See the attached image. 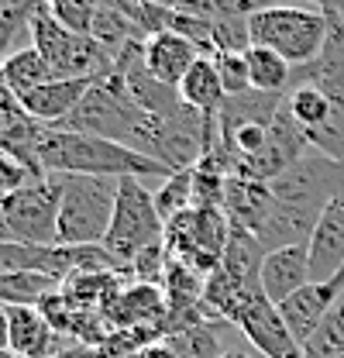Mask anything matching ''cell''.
<instances>
[{
    "mask_svg": "<svg viewBox=\"0 0 344 358\" xmlns=\"http://www.w3.org/2000/svg\"><path fill=\"white\" fill-rule=\"evenodd\" d=\"M169 345L179 358H224V352H220V334H217L214 320L193 324L189 331L169 338Z\"/></svg>",
    "mask_w": 344,
    "mask_h": 358,
    "instance_id": "603a6c76",
    "label": "cell"
},
{
    "mask_svg": "<svg viewBox=\"0 0 344 358\" xmlns=\"http://www.w3.org/2000/svg\"><path fill=\"white\" fill-rule=\"evenodd\" d=\"M210 59H214L217 73H220V83L227 90V96L252 93V73H248L245 52H214Z\"/></svg>",
    "mask_w": 344,
    "mask_h": 358,
    "instance_id": "d4e9b609",
    "label": "cell"
},
{
    "mask_svg": "<svg viewBox=\"0 0 344 358\" xmlns=\"http://www.w3.org/2000/svg\"><path fill=\"white\" fill-rule=\"evenodd\" d=\"M310 272L313 282H327L344 268V196H338L313 227L310 238Z\"/></svg>",
    "mask_w": 344,
    "mask_h": 358,
    "instance_id": "7c38bea8",
    "label": "cell"
},
{
    "mask_svg": "<svg viewBox=\"0 0 344 358\" xmlns=\"http://www.w3.org/2000/svg\"><path fill=\"white\" fill-rule=\"evenodd\" d=\"M0 358H21V355H17V352H10V348H3V352H0Z\"/></svg>",
    "mask_w": 344,
    "mask_h": 358,
    "instance_id": "1f68e13d",
    "label": "cell"
},
{
    "mask_svg": "<svg viewBox=\"0 0 344 358\" xmlns=\"http://www.w3.org/2000/svg\"><path fill=\"white\" fill-rule=\"evenodd\" d=\"M59 289L62 279L48 272H0V307H42Z\"/></svg>",
    "mask_w": 344,
    "mask_h": 358,
    "instance_id": "d6986e66",
    "label": "cell"
},
{
    "mask_svg": "<svg viewBox=\"0 0 344 358\" xmlns=\"http://www.w3.org/2000/svg\"><path fill=\"white\" fill-rule=\"evenodd\" d=\"M238 327H241V334L248 338V345L255 348L258 355H265V358H306L303 345L293 338V331L286 327L279 307L268 303L265 293L258 296L248 310L241 313Z\"/></svg>",
    "mask_w": 344,
    "mask_h": 358,
    "instance_id": "9c48e42d",
    "label": "cell"
},
{
    "mask_svg": "<svg viewBox=\"0 0 344 358\" xmlns=\"http://www.w3.org/2000/svg\"><path fill=\"white\" fill-rule=\"evenodd\" d=\"M0 96H7V83H3V59H0Z\"/></svg>",
    "mask_w": 344,
    "mask_h": 358,
    "instance_id": "f546056e",
    "label": "cell"
},
{
    "mask_svg": "<svg viewBox=\"0 0 344 358\" xmlns=\"http://www.w3.org/2000/svg\"><path fill=\"white\" fill-rule=\"evenodd\" d=\"M268 189L279 203L300 207L310 214H324L338 196H344V162H334L310 148L300 162H293L286 173L272 179Z\"/></svg>",
    "mask_w": 344,
    "mask_h": 358,
    "instance_id": "ba28073f",
    "label": "cell"
},
{
    "mask_svg": "<svg viewBox=\"0 0 344 358\" xmlns=\"http://www.w3.org/2000/svg\"><path fill=\"white\" fill-rule=\"evenodd\" d=\"M59 245L89 248L103 245L114 224L121 179L110 176H59Z\"/></svg>",
    "mask_w": 344,
    "mask_h": 358,
    "instance_id": "7a4b0ae2",
    "label": "cell"
},
{
    "mask_svg": "<svg viewBox=\"0 0 344 358\" xmlns=\"http://www.w3.org/2000/svg\"><path fill=\"white\" fill-rule=\"evenodd\" d=\"M89 87H93V80H52L35 93L21 96V107L48 131V128H59L66 117H73V110L83 103Z\"/></svg>",
    "mask_w": 344,
    "mask_h": 358,
    "instance_id": "5bb4252c",
    "label": "cell"
},
{
    "mask_svg": "<svg viewBox=\"0 0 344 358\" xmlns=\"http://www.w3.org/2000/svg\"><path fill=\"white\" fill-rule=\"evenodd\" d=\"M231 238V221L220 207H203L196 203L193 210L179 214L175 221L166 224V248L172 259L193 266L196 272L210 275L227 248Z\"/></svg>",
    "mask_w": 344,
    "mask_h": 358,
    "instance_id": "8992f818",
    "label": "cell"
},
{
    "mask_svg": "<svg viewBox=\"0 0 344 358\" xmlns=\"http://www.w3.org/2000/svg\"><path fill=\"white\" fill-rule=\"evenodd\" d=\"M134 358H179L175 352H172L169 341H155V345H148V348H141Z\"/></svg>",
    "mask_w": 344,
    "mask_h": 358,
    "instance_id": "4316f807",
    "label": "cell"
},
{
    "mask_svg": "<svg viewBox=\"0 0 344 358\" xmlns=\"http://www.w3.org/2000/svg\"><path fill=\"white\" fill-rule=\"evenodd\" d=\"M155 207L162 214V221L169 224L175 221L179 214L193 210L196 207V182H193V169H182L162 182V189L155 193Z\"/></svg>",
    "mask_w": 344,
    "mask_h": 358,
    "instance_id": "7402d4cb",
    "label": "cell"
},
{
    "mask_svg": "<svg viewBox=\"0 0 344 358\" xmlns=\"http://www.w3.org/2000/svg\"><path fill=\"white\" fill-rule=\"evenodd\" d=\"M327 31H331V17L317 7H306V3L268 7L252 17V45L272 48L293 69L310 66L324 52Z\"/></svg>",
    "mask_w": 344,
    "mask_h": 358,
    "instance_id": "277c9868",
    "label": "cell"
},
{
    "mask_svg": "<svg viewBox=\"0 0 344 358\" xmlns=\"http://www.w3.org/2000/svg\"><path fill=\"white\" fill-rule=\"evenodd\" d=\"M341 21H344V10H341Z\"/></svg>",
    "mask_w": 344,
    "mask_h": 358,
    "instance_id": "d6a6232c",
    "label": "cell"
},
{
    "mask_svg": "<svg viewBox=\"0 0 344 358\" xmlns=\"http://www.w3.org/2000/svg\"><path fill=\"white\" fill-rule=\"evenodd\" d=\"M42 134L45 128L21 107V100L17 96H0V152H7V155H14V159H21L24 166H31L35 173H42L48 176L42 166V159H38V145H42Z\"/></svg>",
    "mask_w": 344,
    "mask_h": 358,
    "instance_id": "8fae6325",
    "label": "cell"
},
{
    "mask_svg": "<svg viewBox=\"0 0 344 358\" xmlns=\"http://www.w3.org/2000/svg\"><path fill=\"white\" fill-rule=\"evenodd\" d=\"M258 282L268 303H286L293 293H300L303 286L313 282L310 272V248L306 245H289V248H275L265 252L261 268H258Z\"/></svg>",
    "mask_w": 344,
    "mask_h": 358,
    "instance_id": "30bf717a",
    "label": "cell"
},
{
    "mask_svg": "<svg viewBox=\"0 0 344 358\" xmlns=\"http://www.w3.org/2000/svg\"><path fill=\"white\" fill-rule=\"evenodd\" d=\"M31 45L42 52L55 73V80H103L114 73L117 66V52L107 48L103 42H96L93 35H73L66 31L52 14L48 7L38 3L31 10Z\"/></svg>",
    "mask_w": 344,
    "mask_h": 358,
    "instance_id": "3957f363",
    "label": "cell"
},
{
    "mask_svg": "<svg viewBox=\"0 0 344 358\" xmlns=\"http://www.w3.org/2000/svg\"><path fill=\"white\" fill-rule=\"evenodd\" d=\"M166 241V221L155 207V193H148L145 179H121V193H117V207H114V224L110 234L103 241L107 255L114 259V266L128 272L131 262L152 248Z\"/></svg>",
    "mask_w": 344,
    "mask_h": 358,
    "instance_id": "5b68a950",
    "label": "cell"
},
{
    "mask_svg": "<svg viewBox=\"0 0 344 358\" xmlns=\"http://www.w3.org/2000/svg\"><path fill=\"white\" fill-rule=\"evenodd\" d=\"M224 358H252L248 352H224Z\"/></svg>",
    "mask_w": 344,
    "mask_h": 358,
    "instance_id": "4dcf8cb0",
    "label": "cell"
},
{
    "mask_svg": "<svg viewBox=\"0 0 344 358\" xmlns=\"http://www.w3.org/2000/svg\"><path fill=\"white\" fill-rule=\"evenodd\" d=\"M341 358H344V355H341Z\"/></svg>",
    "mask_w": 344,
    "mask_h": 358,
    "instance_id": "836d02e7",
    "label": "cell"
},
{
    "mask_svg": "<svg viewBox=\"0 0 344 358\" xmlns=\"http://www.w3.org/2000/svg\"><path fill=\"white\" fill-rule=\"evenodd\" d=\"M48 14L73 35H93V21L100 10V0H45Z\"/></svg>",
    "mask_w": 344,
    "mask_h": 358,
    "instance_id": "cb8c5ba5",
    "label": "cell"
},
{
    "mask_svg": "<svg viewBox=\"0 0 344 358\" xmlns=\"http://www.w3.org/2000/svg\"><path fill=\"white\" fill-rule=\"evenodd\" d=\"M306 358H341L344 355V293L338 296V303L327 310V317L320 320V327L313 331V338L303 345Z\"/></svg>",
    "mask_w": 344,
    "mask_h": 358,
    "instance_id": "44dd1931",
    "label": "cell"
},
{
    "mask_svg": "<svg viewBox=\"0 0 344 358\" xmlns=\"http://www.w3.org/2000/svg\"><path fill=\"white\" fill-rule=\"evenodd\" d=\"M245 59H248V73H252V90H258V93H286L289 90L293 66L282 55H275L272 48L252 45L245 52Z\"/></svg>",
    "mask_w": 344,
    "mask_h": 358,
    "instance_id": "ffe728a7",
    "label": "cell"
},
{
    "mask_svg": "<svg viewBox=\"0 0 344 358\" xmlns=\"http://www.w3.org/2000/svg\"><path fill=\"white\" fill-rule=\"evenodd\" d=\"M45 173L52 176H110V179H148V176H175V169L134 152L128 145L93 138L76 131H45L38 145Z\"/></svg>",
    "mask_w": 344,
    "mask_h": 358,
    "instance_id": "6da1fadb",
    "label": "cell"
},
{
    "mask_svg": "<svg viewBox=\"0 0 344 358\" xmlns=\"http://www.w3.org/2000/svg\"><path fill=\"white\" fill-rule=\"evenodd\" d=\"M59 176H48L3 196V224H7V241L17 245H35L48 248L59 245Z\"/></svg>",
    "mask_w": 344,
    "mask_h": 358,
    "instance_id": "52a82bcc",
    "label": "cell"
},
{
    "mask_svg": "<svg viewBox=\"0 0 344 358\" xmlns=\"http://www.w3.org/2000/svg\"><path fill=\"white\" fill-rule=\"evenodd\" d=\"M179 96H182L193 110H200V114H207V117H217V114H220V107L227 103V90L220 83V73H217L210 55H200V59H196V66H193V69L186 73V80L179 83Z\"/></svg>",
    "mask_w": 344,
    "mask_h": 358,
    "instance_id": "e0dca14e",
    "label": "cell"
},
{
    "mask_svg": "<svg viewBox=\"0 0 344 358\" xmlns=\"http://www.w3.org/2000/svg\"><path fill=\"white\" fill-rule=\"evenodd\" d=\"M52 80H55V73H52L48 59L35 45L31 48H17V52H10L3 59V83H7V93L17 96V100L35 93L45 83H52Z\"/></svg>",
    "mask_w": 344,
    "mask_h": 358,
    "instance_id": "ac0fdd59",
    "label": "cell"
},
{
    "mask_svg": "<svg viewBox=\"0 0 344 358\" xmlns=\"http://www.w3.org/2000/svg\"><path fill=\"white\" fill-rule=\"evenodd\" d=\"M10 324V352L21 358H55L59 355V331L45 320L38 307H7Z\"/></svg>",
    "mask_w": 344,
    "mask_h": 358,
    "instance_id": "9a60e30c",
    "label": "cell"
},
{
    "mask_svg": "<svg viewBox=\"0 0 344 358\" xmlns=\"http://www.w3.org/2000/svg\"><path fill=\"white\" fill-rule=\"evenodd\" d=\"M10 348V324H7V307H0V352Z\"/></svg>",
    "mask_w": 344,
    "mask_h": 358,
    "instance_id": "f1b7e54d",
    "label": "cell"
},
{
    "mask_svg": "<svg viewBox=\"0 0 344 358\" xmlns=\"http://www.w3.org/2000/svg\"><path fill=\"white\" fill-rule=\"evenodd\" d=\"M272 203H275V196H272L268 182H255V179L231 176V182H227V193H224V207H220V210L227 214V221H231V224L248 227V231L255 234L258 224L268 217Z\"/></svg>",
    "mask_w": 344,
    "mask_h": 358,
    "instance_id": "2e32d148",
    "label": "cell"
},
{
    "mask_svg": "<svg viewBox=\"0 0 344 358\" xmlns=\"http://www.w3.org/2000/svg\"><path fill=\"white\" fill-rule=\"evenodd\" d=\"M252 48V17L214 21V52H248Z\"/></svg>",
    "mask_w": 344,
    "mask_h": 358,
    "instance_id": "484cf974",
    "label": "cell"
},
{
    "mask_svg": "<svg viewBox=\"0 0 344 358\" xmlns=\"http://www.w3.org/2000/svg\"><path fill=\"white\" fill-rule=\"evenodd\" d=\"M200 55L203 52L189 38H182V35H175V31H159V35L145 38V66H148V73L172 90H179V83L186 80V73L196 66Z\"/></svg>",
    "mask_w": 344,
    "mask_h": 358,
    "instance_id": "4fadbf2b",
    "label": "cell"
},
{
    "mask_svg": "<svg viewBox=\"0 0 344 358\" xmlns=\"http://www.w3.org/2000/svg\"><path fill=\"white\" fill-rule=\"evenodd\" d=\"M300 3V0H296ZM306 7H317L324 14H341L344 10V0H306Z\"/></svg>",
    "mask_w": 344,
    "mask_h": 358,
    "instance_id": "83f0119b",
    "label": "cell"
}]
</instances>
